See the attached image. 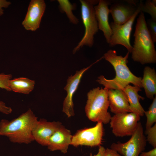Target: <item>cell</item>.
<instances>
[{
	"label": "cell",
	"instance_id": "1",
	"mask_svg": "<svg viewBox=\"0 0 156 156\" xmlns=\"http://www.w3.org/2000/svg\"><path fill=\"white\" fill-rule=\"evenodd\" d=\"M129 53L128 51L124 56H122L118 55L115 50H108L103 57L113 66L115 72V77L109 79L101 75L98 77L96 81L107 89L122 90L130 83L141 88H142V77L134 75L127 66Z\"/></svg>",
	"mask_w": 156,
	"mask_h": 156
},
{
	"label": "cell",
	"instance_id": "2",
	"mask_svg": "<svg viewBox=\"0 0 156 156\" xmlns=\"http://www.w3.org/2000/svg\"><path fill=\"white\" fill-rule=\"evenodd\" d=\"M30 109L10 121H0V136L7 137L14 143L29 144L34 141L32 131L38 120Z\"/></svg>",
	"mask_w": 156,
	"mask_h": 156
},
{
	"label": "cell",
	"instance_id": "3",
	"mask_svg": "<svg viewBox=\"0 0 156 156\" xmlns=\"http://www.w3.org/2000/svg\"><path fill=\"white\" fill-rule=\"evenodd\" d=\"M134 40L131 52L133 61L144 65L156 62L154 43L148 30L144 14L141 11L137 19Z\"/></svg>",
	"mask_w": 156,
	"mask_h": 156
},
{
	"label": "cell",
	"instance_id": "4",
	"mask_svg": "<svg viewBox=\"0 0 156 156\" xmlns=\"http://www.w3.org/2000/svg\"><path fill=\"white\" fill-rule=\"evenodd\" d=\"M108 91L107 89L97 87L88 93L85 109L86 116L90 120L105 124L109 123L111 116L108 112Z\"/></svg>",
	"mask_w": 156,
	"mask_h": 156
},
{
	"label": "cell",
	"instance_id": "5",
	"mask_svg": "<svg viewBox=\"0 0 156 156\" xmlns=\"http://www.w3.org/2000/svg\"><path fill=\"white\" fill-rule=\"evenodd\" d=\"M81 16L85 28L84 35L77 46L73 50L75 53L84 45L92 47L94 43V36L98 32V25L94 8V5L99 1L80 0Z\"/></svg>",
	"mask_w": 156,
	"mask_h": 156
},
{
	"label": "cell",
	"instance_id": "6",
	"mask_svg": "<svg viewBox=\"0 0 156 156\" xmlns=\"http://www.w3.org/2000/svg\"><path fill=\"white\" fill-rule=\"evenodd\" d=\"M131 136L130 139L125 143H113L110 148L122 156H139L144 150L147 142L140 122H138L137 128Z\"/></svg>",
	"mask_w": 156,
	"mask_h": 156
},
{
	"label": "cell",
	"instance_id": "7",
	"mask_svg": "<svg viewBox=\"0 0 156 156\" xmlns=\"http://www.w3.org/2000/svg\"><path fill=\"white\" fill-rule=\"evenodd\" d=\"M140 117L132 112L114 114L109 122L112 133L117 137L131 136L137 128Z\"/></svg>",
	"mask_w": 156,
	"mask_h": 156
},
{
	"label": "cell",
	"instance_id": "8",
	"mask_svg": "<svg viewBox=\"0 0 156 156\" xmlns=\"http://www.w3.org/2000/svg\"><path fill=\"white\" fill-rule=\"evenodd\" d=\"M141 11L139 3L136 12L131 18L125 23L117 25L112 22L110 25L112 29V35L111 37L109 46L113 47L118 44L124 46L131 53L133 47L130 42L131 34L133 23L136 17Z\"/></svg>",
	"mask_w": 156,
	"mask_h": 156
},
{
	"label": "cell",
	"instance_id": "9",
	"mask_svg": "<svg viewBox=\"0 0 156 156\" xmlns=\"http://www.w3.org/2000/svg\"><path fill=\"white\" fill-rule=\"evenodd\" d=\"M103 133V123L97 122L93 127L78 130L73 135L71 145L93 147L101 145Z\"/></svg>",
	"mask_w": 156,
	"mask_h": 156
},
{
	"label": "cell",
	"instance_id": "10",
	"mask_svg": "<svg viewBox=\"0 0 156 156\" xmlns=\"http://www.w3.org/2000/svg\"><path fill=\"white\" fill-rule=\"evenodd\" d=\"M110 13L113 22L119 25L123 24L134 14L138 9L139 1L126 0L111 1Z\"/></svg>",
	"mask_w": 156,
	"mask_h": 156
},
{
	"label": "cell",
	"instance_id": "11",
	"mask_svg": "<svg viewBox=\"0 0 156 156\" xmlns=\"http://www.w3.org/2000/svg\"><path fill=\"white\" fill-rule=\"evenodd\" d=\"M101 60V59H99L86 68L77 71L74 75H71L68 77L67 80L66 85L64 88L66 91L67 95L64 101L62 109L63 112L68 118L75 115L73 97L78 88L83 75L93 64Z\"/></svg>",
	"mask_w": 156,
	"mask_h": 156
},
{
	"label": "cell",
	"instance_id": "12",
	"mask_svg": "<svg viewBox=\"0 0 156 156\" xmlns=\"http://www.w3.org/2000/svg\"><path fill=\"white\" fill-rule=\"evenodd\" d=\"M45 7V3L43 0H32L31 1L27 14L22 23L26 29L34 31L39 27Z\"/></svg>",
	"mask_w": 156,
	"mask_h": 156
},
{
	"label": "cell",
	"instance_id": "13",
	"mask_svg": "<svg viewBox=\"0 0 156 156\" xmlns=\"http://www.w3.org/2000/svg\"><path fill=\"white\" fill-rule=\"evenodd\" d=\"M62 125L59 121L50 122L43 119L38 120L32 131L34 140L47 146L50 138Z\"/></svg>",
	"mask_w": 156,
	"mask_h": 156
},
{
	"label": "cell",
	"instance_id": "14",
	"mask_svg": "<svg viewBox=\"0 0 156 156\" xmlns=\"http://www.w3.org/2000/svg\"><path fill=\"white\" fill-rule=\"evenodd\" d=\"M111 4V1L100 0L98 5L94 7L98 29L103 32L106 41L108 44L109 43L112 35L108 20L110 13L109 6Z\"/></svg>",
	"mask_w": 156,
	"mask_h": 156
},
{
	"label": "cell",
	"instance_id": "15",
	"mask_svg": "<svg viewBox=\"0 0 156 156\" xmlns=\"http://www.w3.org/2000/svg\"><path fill=\"white\" fill-rule=\"evenodd\" d=\"M72 136L70 131L62 125L50 138L48 149L51 151H60L64 154L67 153Z\"/></svg>",
	"mask_w": 156,
	"mask_h": 156
},
{
	"label": "cell",
	"instance_id": "16",
	"mask_svg": "<svg viewBox=\"0 0 156 156\" xmlns=\"http://www.w3.org/2000/svg\"><path fill=\"white\" fill-rule=\"evenodd\" d=\"M108 100L110 111L114 114L131 112V111L122 90L108 89Z\"/></svg>",
	"mask_w": 156,
	"mask_h": 156
},
{
	"label": "cell",
	"instance_id": "17",
	"mask_svg": "<svg viewBox=\"0 0 156 156\" xmlns=\"http://www.w3.org/2000/svg\"><path fill=\"white\" fill-rule=\"evenodd\" d=\"M122 90L125 94L132 112L140 116H144L145 111L141 105L140 100H143L144 98L139 95L138 93L141 90V88L129 84Z\"/></svg>",
	"mask_w": 156,
	"mask_h": 156
},
{
	"label": "cell",
	"instance_id": "18",
	"mask_svg": "<svg viewBox=\"0 0 156 156\" xmlns=\"http://www.w3.org/2000/svg\"><path fill=\"white\" fill-rule=\"evenodd\" d=\"M141 82L146 97L153 99L156 95V73L154 68L149 66L145 67Z\"/></svg>",
	"mask_w": 156,
	"mask_h": 156
},
{
	"label": "cell",
	"instance_id": "19",
	"mask_svg": "<svg viewBox=\"0 0 156 156\" xmlns=\"http://www.w3.org/2000/svg\"><path fill=\"white\" fill-rule=\"evenodd\" d=\"M35 81L25 77H19L11 79L9 86L11 90L19 93L29 94L33 90Z\"/></svg>",
	"mask_w": 156,
	"mask_h": 156
},
{
	"label": "cell",
	"instance_id": "20",
	"mask_svg": "<svg viewBox=\"0 0 156 156\" xmlns=\"http://www.w3.org/2000/svg\"><path fill=\"white\" fill-rule=\"evenodd\" d=\"M61 10L65 12L70 21L76 24L78 23V19L73 14L72 10L75 8V6L71 4L68 0H58Z\"/></svg>",
	"mask_w": 156,
	"mask_h": 156
},
{
	"label": "cell",
	"instance_id": "21",
	"mask_svg": "<svg viewBox=\"0 0 156 156\" xmlns=\"http://www.w3.org/2000/svg\"><path fill=\"white\" fill-rule=\"evenodd\" d=\"M153 102L149 106L148 110L145 111V115L147 118L145 124L146 129L152 127L156 123V96L153 99Z\"/></svg>",
	"mask_w": 156,
	"mask_h": 156
},
{
	"label": "cell",
	"instance_id": "22",
	"mask_svg": "<svg viewBox=\"0 0 156 156\" xmlns=\"http://www.w3.org/2000/svg\"><path fill=\"white\" fill-rule=\"evenodd\" d=\"M139 5L141 11L148 14L152 19L156 21V0H147L145 3L141 0Z\"/></svg>",
	"mask_w": 156,
	"mask_h": 156
},
{
	"label": "cell",
	"instance_id": "23",
	"mask_svg": "<svg viewBox=\"0 0 156 156\" xmlns=\"http://www.w3.org/2000/svg\"><path fill=\"white\" fill-rule=\"evenodd\" d=\"M145 133L147 135L146 141L153 148L156 147V123L146 129Z\"/></svg>",
	"mask_w": 156,
	"mask_h": 156
},
{
	"label": "cell",
	"instance_id": "24",
	"mask_svg": "<svg viewBox=\"0 0 156 156\" xmlns=\"http://www.w3.org/2000/svg\"><path fill=\"white\" fill-rule=\"evenodd\" d=\"M147 27L153 42H156V21L151 18L146 22Z\"/></svg>",
	"mask_w": 156,
	"mask_h": 156
},
{
	"label": "cell",
	"instance_id": "25",
	"mask_svg": "<svg viewBox=\"0 0 156 156\" xmlns=\"http://www.w3.org/2000/svg\"><path fill=\"white\" fill-rule=\"evenodd\" d=\"M12 78V75L11 74H6L3 73H0V88L4 89L7 91H11L9 86V83Z\"/></svg>",
	"mask_w": 156,
	"mask_h": 156
},
{
	"label": "cell",
	"instance_id": "26",
	"mask_svg": "<svg viewBox=\"0 0 156 156\" xmlns=\"http://www.w3.org/2000/svg\"><path fill=\"white\" fill-rule=\"evenodd\" d=\"M105 156H122L117 152L111 148L105 149Z\"/></svg>",
	"mask_w": 156,
	"mask_h": 156
},
{
	"label": "cell",
	"instance_id": "27",
	"mask_svg": "<svg viewBox=\"0 0 156 156\" xmlns=\"http://www.w3.org/2000/svg\"><path fill=\"white\" fill-rule=\"evenodd\" d=\"M10 4L11 3L9 1L5 0H0V16L3 14V10L2 8H7Z\"/></svg>",
	"mask_w": 156,
	"mask_h": 156
},
{
	"label": "cell",
	"instance_id": "28",
	"mask_svg": "<svg viewBox=\"0 0 156 156\" xmlns=\"http://www.w3.org/2000/svg\"><path fill=\"white\" fill-rule=\"evenodd\" d=\"M139 156H156V147L147 152H142Z\"/></svg>",
	"mask_w": 156,
	"mask_h": 156
},
{
	"label": "cell",
	"instance_id": "29",
	"mask_svg": "<svg viewBox=\"0 0 156 156\" xmlns=\"http://www.w3.org/2000/svg\"><path fill=\"white\" fill-rule=\"evenodd\" d=\"M99 149L97 153L93 155L92 153H90L89 156H105V148L103 146L100 145L99 146Z\"/></svg>",
	"mask_w": 156,
	"mask_h": 156
}]
</instances>
